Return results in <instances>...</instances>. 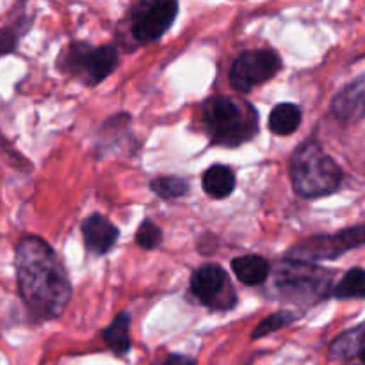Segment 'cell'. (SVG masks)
Here are the masks:
<instances>
[{"instance_id":"obj_1","label":"cell","mask_w":365,"mask_h":365,"mask_svg":"<svg viewBox=\"0 0 365 365\" xmlns=\"http://www.w3.org/2000/svg\"><path fill=\"white\" fill-rule=\"evenodd\" d=\"M16 277L25 305L39 319H53L64 312L71 285L59 257L43 239L29 235L16 248Z\"/></svg>"},{"instance_id":"obj_2","label":"cell","mask_w":365,"mask_h":365,"mask_svg":"<svg viewBox=\"0 0 365 365\" xmlns=\"http://www.w3.org/2000/svg\"><path fill=\"white\" fill-rule=\"evenodd\" d=\"M291 178L299 196L314 200L339 191L344 175L323 146L316 139H309L292 155Z\"/></svg>"},{"instance_id":"obj_3","label":"cell","mask_w":365,"mask_h":365,"mask_svg":"<svg viewBox=\"0 0 365 365\" xmlns=\"http://www.w3.org/2000/svg\"><path fill=\"white\" fill-rule=\"evenodd\" d=\"M203 121L214 143L237 146L257 134L259 116L250 103L235 102L227 96H212L203 103Z\"/></svg>"},{"instance_id":"obj_4","label":"cell","mask_w":365,"mask_h":365,"mask_svg":"<svg viewBox=\"0 0 365 365\" xmlns=\"http://www.w3.org/2000/svg\"><path fill=\"white\" fill-rule=\"evenodd\" d=\"M331 282L334 274L328 269L287 259L277 271L274 284L280 294L291 302L312 305L331 294Z\"/></svg>"},{"instance_id":"obj_5","label":"cell","mask_w":365,"mask_h":365,"mask_svg":"<svg viewBox=\"0 0 365 365\" xmlns=\"http://www.w3.org/2000/svg\"><path fill=\"white\" fill-rule=\"evenodd\" d=\"M364 245L365 225H359V227L344 228V230L337 232V234L314 235V237L294 246L289 252L287 259L305 264H314L319 262V260H334Z\"/></svg>"},{"instance_id":"obj_6","label":"cell","mask_w":365,"mask_h":365,"mask_svg":"<svg viewBox=\"0 0 365 365\" xmlns=\"http://www.w3.org/2000/svg\"><path fill=\"white\" fill-rule=\"evenodd\" d=\"M66 70L77 75L88 86L102 82L107 75L113 73L118 64V48L114 45L89 46L86 43H75L68 48L63 57Z\"/></svg>"},{"instance_id":"obj_7","label":"cell","mask_w":365,"mask_h":365,"mask_svg":"<svg viewBox=\"0 0 365 365\" xmlns=\"http://www.w3.org/2000/svg\"><path fill=\"white\" fill-rule=\"evenodd\" d=\"M280 66V57L273 50L260 48L242 52L230 68V86L237 91L248 93L255 86L273 78Z\"/></svg>"},{"instance_id":"obj_8","label":"cell","mask_w":365,"mask_h":365,"mask_svg":"<svg viewBox=\"0 0 365 365\" xmlns=\"http://www.w3.org/2000/svg\"><path fill=\"white\" fill-rule=\"evenodd\" d=\"M191 291L203 305L214 310H228L237 302L228 274L217 264H205L192 273Z\"/></svg>"},{"instance_id":"obj_9","label":"cell","mask_w":365,"mask_h":365,"mask_svg":"<svg viewBox=\"0 0 365 365\" xmlns=\"http://www.w3.org/2000/svg\"><path fill=\"white\" fill-rule=\"evenodd\" d=\"M177 13L178 4L171 0L141 4L130 18L132 36L139 43L155 41L171 27Z\"/></svg>"},{"instance_id":"obj_10","label":"cell","mask_w":365,"mask_h":365,"mask_svg":"<svg viewBox=\"0 0 365 365\" xmlns=\"http://www.w3.org/2000/svg\"><path fill=\"white\" fill-rule=\"evenodd\" d=\"M331 113L344 123H353L365 118V73L349 82L335 95Z\"/></svg>"},{"instance_id":"obj_11","label":"cell","mask_w":365,"mask_h":365,"mask_svg":"<svg viewBox=\"0 0 365 365\" xmlns=\"http://www.w3.org/2000/svg\"><path fill=\"white\" fill-rule=\"evenodd\" d=\"M82 237H84L86 248L95 255H103L109 252L118 241V228L110 223L107 217L100 214H91L82 221Z\"/></svg>"},{"instance_id":"obj_12","label":"cell","mask_w":365,"mask_h":365,"mask_svg":"<svg viewBox=\"0 0 365 365\" xmlns=\"http://www.w3.org/2000/svg\"><path fill=\"white\" fill-rule=\"evenodd\" d=\"M232 269L235 277L246 285H260L269 277L271 266L264 257L245 255L232 260Z\"/></svg>"},{"instance_id":"obj_13","label":"cell","mask_w":365,"mask_h":365,"mask_svg":"<svg viewBox=\"0 0 365 365\" xmlns=\"http://www.w3.org/2000/svg\"><path fill=\"white\" fill-rule=\"evenodd\" d=\"M203 189L209 196L216 200H223L230 196L235 189V175L234 171L223 164L210 166L203 173Z\"/></svg>"},{"instance_id":"obj_14","label":"cell","mask_w":365,"mask_h":365,"mask_svg":"<svg viewBox=\"0 0 365 365\" xmlns=\"http://www.w3.org/2000/svg\"><path fill=\"white\" fill-rule=\"evenodd\" d=\"M102 337L107 348L113 349L116 355H127L130 349V316L127 312L118 314L113 323L103 330Z\"/></svg>"},{"instance_id":"obj_15","label":"cell","mask_w":365,"mask_h":365,"mask_svg":"<svg viewBox=\"0 0 365 365\" xmlns=\"http://www.w3.org/2000/svg\"><path fill=\"white\" fill-rule=\"evenodd\" d=\"M365 348V324L353 328L339 335L330 346V359L348 360L360 355Z\"/></svg>"},{"instance_id":"obj_16","label":"cell","mask_w":365,"mask_h":365,"mask_svg":"<svg viewBox=\"0 0 365 365\" xmlns=\"http://www.w3.org/2000/svg\"><path fill=\"white\" fill-rule=\"evenodd\" d=\"M302 123V109L294 103H280L269 114L271 132L278 135H289L298 130Z\"/></svg>"},{"instance_id":"obj_17","label":"cell","mask_w":365,"mask_h":365,"mask_svg":"<svg viewBox=\"0 0 365 365\" xmlns=\"http://www.w3.org/2000/svg\"><path fill=\"white\" fill-rule=\"evenodd\" d=\"M331 296L337 299H365V269H349L331 289Z\"/></svg>"},{"instance_id":"obj_18","label":"cell","mask_w":365,"mask_h":365,"mask_svg":"<svg viewBox=\"0 0 365 365\" xmlns=\"http://www.w3.org/2000/svg\"><path fill=\"white\" fill-rule=\"evenodd\" d=\"M150 187L155 195H159L160 198L164 200H175V198H182L184 195H187L189 185L184 178L178 177H159L153 178L150 182Z\"/></svg>"},{"instance_id":"obj_19","label":"cell","mask_w":365,"mask_h":365,"mask_svg":"<svg viewBox=\"0 0 365 365\" xmlns=\"http://www.w3.org/2000/svg\"><path fill=\"white\" fill-rule=\"evenodd\" d=\"M296 321V314L292 312H277L273 316L266 317L262 323H259V327L255 328V331L252 334V339H260L267 334H273V331L280 330V328L289 327L291 323Z\"/></svg>"},{"instance_id":"obj_20","label":"cell","mask_w":365,"mask_h":365,"mask_svg":"<svg viewBox=\"0 0 365 365\" xmlns=\"http://www.w3.org/2000/svg\"><path fill=\"white\" fill-rule=\"evenodd\" d=\"M135 242L143 250L157 248L163 242V230L155 223H152V221H143L138 234H135Z\"/></svg>"},{"instance_id":"obj_21","label":"cell","mask_w":365,"mask_h":365,"mask_svg":"<svg viewBox=\"0 0 365 365\" xmlns=\"http://www.w3.org/2000/svg\"><path fill=\"white\" fill-rule=\"evenodd\" d=\"M152 365H196V360H192L191 356L178 355V353H171V355H168L163 362H157Z\"/></svg>"},{"instance_id":"obj_22","label":"cell","mask_w":365,"mask_h":365,"mask_svg":"<svg viewBox=\"0 0 365 365\" xmlns=\"http://www.w3.org/2000/svg\"><path fill=\"white\" fill-rule=\"evenodd\" d=\"M14 41H16V39H14L13 32L0 29V53L11 52V50L14 48Z\"/></svg>"},{"instance_id":"obj_23","label":"cell","mask_w":365,"mask_h":365,"mask_svg":"<svg viewBox=\"0 0 365 365\" xmlns=\"http://www.w3.org/2000/svg\"><path fill=\"white\" fill-rule=\"evenodd\" d=\"M360 359H362V362L365 364V348L362 349V353H360Z\"/></svg>"}]
</instances>
